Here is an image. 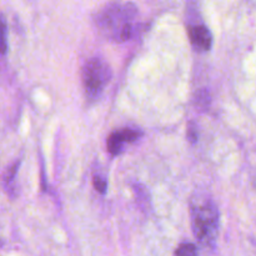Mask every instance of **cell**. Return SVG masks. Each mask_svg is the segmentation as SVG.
<instances>
[{
  "label": "cell",
  "mask_w": 256,
  "mask_h": 256,
  "mask_svg": "<svg viewBox=\"0 0 256 256\" xmlns=\"http://www.w3.org/2000/svg\"><path fill=\"white\" fill-rule=\"evenodd\" d=\"M190 39H192V45L199 50H209L212 48V32H209L204 25H198V26L192 28L189 30Z\"/></svg>",
  "instance_id": "4"
},
{
  "label": "cell",
  "mask_w": 256,
  "mask_h": 256,
  "mask_svg": "<svg viewBox=\"0 0 256 256\" xmlns=\"http://www.w3.org/2000/svg\"><path fill=\"white\" fill-rule=\"evenodd\" d=\"M6 26H5V22L0 19V54H5V52H6Z\"/></svg>",
  "instance_id": "7"
},
{
  "label": "cell",
  "mask_w": 256,
  "mask_h": 256,
  "mask_svg": "<svg viewBox=\"0 0 256 256\" xmlns=\"http://www.w3.org/2000/svg\"><path fill=\"white\" fill-rule=\"evenodd\" d=\"M110 79H112V69L100 58H92L82 68V86L89 99L99 98Z\"/></svg>",
  "instance_id": "3"
},
{
  "label": "cell",
  "mask_w": 256,
  "mask_h": 256,
  "mask_svg": "<svg viewBox=\"0 0 256 256\" xmlns=\"http://www.w3.org/2000/svg\"><path fill=\"white\" fill-rule=\"evenodd\" d=\"M192 226L198 242L212 246L219 234V210L209 198H199L192 202Z\"/></svg>",
  "instance_id": "2"
},
{
  "label": "cell",
  "mask_w": 256,
  "mask_h": 256,
  "mask_svg": "<svg viewBox=\"0 0 256 256\" xmlns=\"http://www.w3.org/2000/svg\"><path fill=\"white\" fill-rule=\"evenodd\" d=\"M209 92H206V90H202V92H199V94H198V102H199V104L202 105V102H204V105L206 106L208 104H209Z\"/></svg>",
  "instance_id": "10"
},
{
  "label": "cell",
  "mask_w": 256,
  "mask_h": 256,
  "mask_svg": "<svg viewBox=\"0 0 256 256\" xmlns=\"http://www.w3.org/2000/svg\"><path fill=\"white\" fill-rule=\"evenodd\" d=\"M138 15V8L132 2H112L102 10L96 16V25L102 34L118 42L129 40L135 32L132 24Z\"/></svg>",
  "instance_id": "1"
},
{
  "label": "cell",
  "mask_w": 256,
  "mask_h": 256,
  "mask_svg": "<svg viewBox=\"0 0 256 256\" xmlns=\"http://www.w3.org/2000/svg\"><path fill=\"white\" fill-rule=\"evenodd\" d=\"M198 138H199V134H198L196 126H195L194 122H190L188 125V139H189L190 142L195 144L198 142Z\"/></svg>",
  "instance_id": "9"
},
{
  "label": "cell",
  "mask_w": 256,
  "mask_h": 256,
  "mask_svg": "<svg viewBox=\"0 0 256 256\" xmlns=\"http://www.w3.org/2000/svg\"><path fill=\"white\" fill-rule=\"evenodd\" d=\"M125 144V140L122 138V132H115L108 138V150L112 152V155H118L122 152V145Z\"/></svg>",
  "instance_id": "5"
},
{
  "label": "cell",
  "mask_w": 256,
  "mask_h": 256,
  "mask_svg": "<svg viewBox=\"0 0 256 256\" xmlns=\"http://www.w3.org/2000/svg\"><path fill=\"white\" fill-rule=\"evenodd\" d=\"M94 188L96 189L98 192H100V194H105L108 190L106 180L102 179V178H100V176H95L94 178Z\"/></svg>",
  "instance_id": "8"
},
{
  "label": "cell",
  "mask_w": 256,
  "mask_h": 256,
  "mask_svg": "<svg viewBox=\"0 0 256 256\" xmlns=\"http://www.w3.org/2000/svg\"><path fill=\"white\" fill-rule=\"evenodd\" d=\"M175 256H198V249L194 244H182L175 252Z\"/></svg>",
  "instance_id": "6"
}]
</instances>
